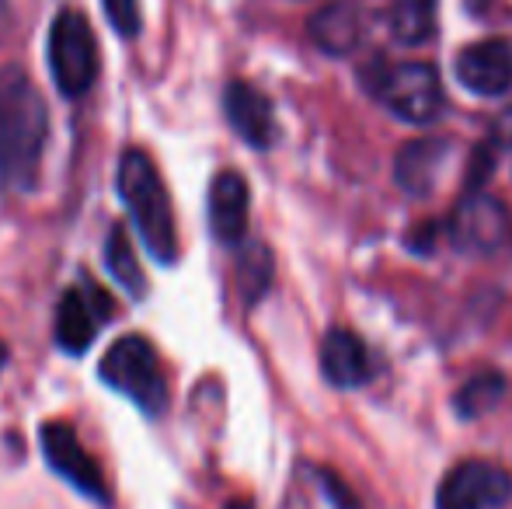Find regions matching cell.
Listing matches in <instances>:
<instances>
[{
    "label": "cell",
    "mask_w": 512,
    "mask_h": 509,
    "mask_svg": "<svg viewBox=\"0 0 512 509\" xmlns=\"http://www.w3.org/2000/svg\"><path fill=\"white\" fill-rule=\"evenodd\" d=\"M49 136V109L32 74L18 63L0 67V189L25 196L39 185Z\"/></svg>",
    "instance_id": "6da1fadb"
},
{
    "label": "cell",
    "mask_w": 512,
    "mask_h": 509,
    "mask_svg": "<svg viewBox=\"0 0 512 509\" xmlns=\"http://www.w3.org/2000/svg\"><path fill=\"white\" fill-rule=\"evenodd\" d=\"M0 7H4V0H0Z\"/></svg>",
    "instance_id": "d4e9b609"
},
{
    "label": "cell",
    "mask_w": 512,
    "mask_h": 509,
    "mask_svg": "<svg viewBox=\"0 0 512 509\" xmlns=\"http://www.w3.org/2000/svg\"><path fill=\"white\" fill-rule=\"evenodd\" d=\"M457 81L471 95H506L512 88V46L506 39H485L457 56Z\"/></svg>",
    "instance_id": "30bf717a"
},
{
    "label": "cell",
    "mask_w": 512,
    "mask_h": 509,
    "mask_svg": "<svg viewBox=\"0 0 512 509\" xmlns=\"http://www.w3.org/2000/svg\"><path fill=\"white\" fill-rule=\"evenodd\" d=\"M321 374L328 384L352 391V387H363L370 381V353H366L363 339L349 328H331L321 342Z\"/></svg>",
    "instance_id": "4fadbf2b"
},
{
    "label": "cell",
    "mask_w": 512,
    "mask_h": 509,
    "mask_svg": "<svg viewBox=\"0 0 512 509\" xmlns=\"http://www.w3.org/2000/svg\"><path fill=\"white\" fill-rule=\"evenodd\" d=\"M370 91L394 116L415 126L436 123L446 105L443 81H439L436 67H429V63H401V67L380 70L370 81Z\"/></svg>",
    "instance_id": "5b68a950"
},
{
    "label": "cell",
    "mask_w": 512,
    "mask_h": 509,
    "mask_svg": "<svg viewBox=\"0 0 512 509\" xmlns=\"http://www.w3.org/2000/svg\"><path fill=\"white\" fill-rule=\"evenodd\" d=\"M387 21L401 46H422L436 32V0H394Z\"/></svg>",
    "instance_id": "e0dca14e"
},
{
    "label": "cell",
    "mask_w": 512,
    "mask_h": 509,
    "mask_svg": "<svg viewBox=\"0 0 512 509\" xmlns=\"http://www.w3.org/2000/svg\"><path fill=\"white\" fill-rule=\"evenodd\" d=\"M509 234V213L488 192H467L457 203V210L450 213V227L446 238L457 252L464 255H492L506 245Z\"/></svg>",
    "instance_id": "ba28073f"
},
{
    "label": "cell",
    "mask_w": 512,
    "mask_h": 509,
    "mask_svg": "<svg viewBox=\"0 0 512 509\" xmlns=\"http://www.w3.org/2000/svg\"><path fill=\"white\" fill-rule=\"evenodd\" d=\"M272 269L276 265H272V252L265 245L251 241V245L241 248V255H237V286H241L244 304H258L269 293Z\"/></svg>",
    "instance_id": "d6986e66"
},
{
    "label": "cell",
    "mask_w": 512,
    "mask_h": 509,
    "mask_svg": "<svg viewBox=\"0 0 512 509\" xmlns=\"http://www.w3.org/2000/svg\"><path fill=\"white\" fill-rule=\"evenodd\" d=\"M49 67L60 95L81 98L98 81V42L91 21L81 11H60L49 25Z\"/></svg>",
    "instance_id": "277c9868"
},
{
    "label": "cell",
    "mask_w": 512,
    "mask_h": 509,
    "mask_svg": "<svg viewBox=\"0 0 512 509\" xmlns=\"http://www.w3.org/2000/svg\"><path fill=\"white\" fill-rule=\"evenodd\" d=\"M105 269L129 297H136V300L147 297V276H143L140 258H136L133 241H129L122 224H112V231H108V238H105Z\"/></svg>",
    "instance_id": "2e32d148"
},
{
    "label": "cell",
    "mask_w": 512,
    "mask_h": 509,
    "mask_svg": "<svg viewBox=\"0 0 512 509\" xmlns=\"http://www.w3.org/2000/svg\"><path fill=\"white\" fill-rule=\"evenodd\" d=\"M108 21H112V28L122 35V39H133V35H140L143 28V18H140V0H102Z\"/></svg>",
    "instance_id": "ffe728a7"
},
{
    "label": "cell",
    "mask_w": 512,
    "mask_h": 509,
    "mask_svg": "<svg viewBox=\"0 0 512 509\" xmlns=\"http://www.w3.org/2000/svg\"><path fill=\"white\" fill-rule=\"evenodd\" d=\"M227 509H251V506H248V503H230Z\"/></svg>",
    "instance_id": "cb8c5ba5"
},
{
    "label": "cell",
    "mask_w": 512,
    "mask_h": 509,
    "mask_svg": "<svg viewBox=\"0 0 512 509\" xmlns=\"http://www.w3.org/2000/svg\"><path fill=\"white\" fill-rule=\"evenodd\" d=\"M4 363H7V346L0 342V374H4Z\"/></svg>",
    "instance_id": "603a6c76"
},
{
    "label": "cell",
    "mask_w": 512,
    "mask_h": 509,
    "mask_svg": "<svg viewBox=\"0 0 512 509\" xmlns=\"http://www.w3.org/2000/svg\"><path fill=\"white\" fill-rule=\"evenodd\" d=\"M436 231H439L436 224H422L418 227V238H408V245L415 248L418 255H429L432 245H436Z\"/></svg>",
    "instance_id": "7402d4cb"
},
{
    "label": "cell",
    "mask_w": 512,
    "mask_h": 509,
    "mask_svg": "<svg viewBox=\"0 0 512 509\" xmlns=\"http://www.w3.org/2000/svg\"><path fill=\"white\" fill-rule=\"evenodd\" d=\"M42 457L46 464L81 496H88L98 506H112V489L105 482V471L98 468V461L88 454V447L81 443V436L67 426V422H46L39 429Z\"/></svg>",
    "instance_id": "8992f818"
},
{
    "label": "cell",
    "mask_w": 512,
    "mask_h": 509,
    "mask_svg": "<svg viewBox=\"0 0 512 509\" xmlns=\"http://www.w3.org/2000/svg\"><path fill=\"white\" fill-rule=\"evenodd\" d=\"M310 42L328 56H349L363 39V14L352 0H331L307 21Z\"/></svg>",
    "instance_id": "9a60e30c"
},
{
    "label": "cell",
    "mask_w": 512,
    "mask_h": 509,
    "mask_svg": "<svg viewBox=\"0 0 512 509\" xmlns=\"http://www.w3.org/2000/svg\"><path fill=\"white\" fill-rule=\"evenodd\" d=\"M450 140H411L394 157V178L411 196H429L450 161Z\"/></svg>",
    "instance_id": "5bb4252c"
},
{
    "label": "cell",
    "mask_w": 512,
    "mask_h": 509,
    "mask_svg": "<svg viewBox=\"0 0 512 509\" xmlns=\"http://www.w3.org/2000/svg\"><path fill=\"white\" fill-rule=\"evenodd\" d=\"M108 321H112V297L91 276H81V283L70 286L56 304V346L70 356L88 353Z\"/></svg>",
    "instance_id": "52a82bcc"
},
{
    "label": "cell",
    "mask_w": 512,
    "mask_h": 509,
    "mask_svg": "<svg viewBox=\"0 0 512 509\" xmlns=\"http://www.w3.org/2000/svg\"><path fill=\"white\" fill-rule=\"evenodd\" d=\"M223 112L227 123L241 136L248 147L265 150L276 140V116H272V102L248 81H230L223 91Z\"/></svg>",
    "instance_id": "8fae6325"
},
{
    "label": "cell",
    "mask_w": 512,
    "mask_h": 509,
    "mask_svg": "<svg viewBox=\"0 0 512 509\" xmlns=\"http://www.w3.org/2000/svg\"><path fill=\"white\" fill-rule=\"evenodd\" d=\"M251 192L237 171H220L209 182V231L223 245H244L248 234V210H251Z\"/></svg>",
    "instance_id": "7c38bea8"
},
{
    "label": "cell",
    "mask_w": 512,
    "mask_h": 509,
    "mask_svg": "<svg viewBox=\"0 0 512 509\" xmlns=\"http://www.w3.org/2000/svg\"><path fill=\"white\" fill-rule=\"evenodd\" d=\"M119 196L126 213L133 217V227L147 252L157 262L171 265L178 258V231L175 210H171L168 189L161 182L154 157L140 147H129L119 161Z\"/></svg>",
    "instance_id": "7a4b0ae2"
},
{
    "label": "cell",
    "mask_w": 512,
    "mask_h": 509,
    "mask_svg": "<svg viewBox=\"0 0 512 509\" xmlns=\"http://www.w3.org/2000/svg\"><path fill=\"white\" fill-rule=\"evenodd\" d=\"M512 496V475L492 461H460L446 471L436 509H499Z\"/></svg>",
    "instance_id": "9c48e42d"
},
{
    "label": "cell",
    "mask_w": 512,
    "mask_h": 509,
    "mask_svg": "<svg viewBox=\"0 0 512 509\" xmlns=\"http://www.w3.org/2000/svg\"><path fill=\"white\" fill-rule=\"evenodd\" d=\"M492 147L495 150H509L512 147V105L495 116V123H492Z\"/></svg>",
    "instance_id": "44dd1931"
},
{
    "label": "cell",
    "mask_w": 512,
    "mask_h": 509,
    "mask_svg": "<svg viewBox=\"0 0 512 509\" xmlns=\"http://www.w3.org/2000/svg\"><path fill=\"white\" fill-rule=\"evenodd\" d=\"M98 377L112 391L126 394L143 415L157 419L168 412V377L161 370L154 346L143 335H122L108 346L98 363Z\"/></svg>",
    "instance_id": "3957f363"
},
{
    "label": "cell",
    "mask_w": 512,
    "mask_h": 509,
    "mask_svg": "<svg viewBox=\"0 0 512 509\" xmlns=\"http://www.w3.org/2000/svg\"><path fill=\"white\" fill-rule=\"evenodd\" d=\"M506 398V377L495 374V370H485V374L471 377L464 387L457 391L453 405H457L460 419H481V415L495 412Z\"/></svg>",
    "instance_id": "ac0fdd59"
}]
</instances>
